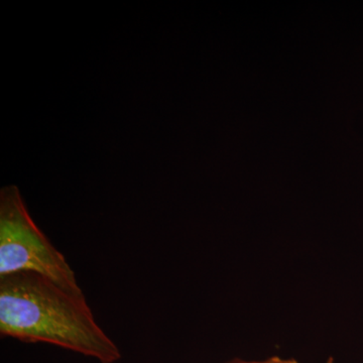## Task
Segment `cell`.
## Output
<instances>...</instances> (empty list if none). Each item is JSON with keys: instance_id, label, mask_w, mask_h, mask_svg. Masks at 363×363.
I'll use <instances>...</instances> for the list:
<instances>
[{"instance_id": "1", "label": "cell", "mask_w": 363, "mask_h": 363, "mask_svg": "<svg viewBox=\"0 0 363 363\" xmlns=\"http://www.w3.org/2000/svg\"><path fill=\"white\" fill-rule=\"evenodd\" d=\"M0 334L50 344L99 363H117L123 357L97 323L85 295L69 292L39 274L0 278Z\"/></svg>"}, {"instance_id": "2", "label": "cell", "mask_w": 363, "mask_h": 363, "mask_svg": "<svg viewBox=\"0 0 363 363\" xmlns=\"http://www.w3.org/2000/svg\"><path fill=\"white\" fill-rule=\"evenodd\" d=\"M16 274H39L83 296L77 277L37 225L16 186L0 191V278Z\"/></svg>"}, {"instance_id": "3", "label": "cell", "mask_w": 363, "mask_h": 363, "mask_svg": "<svg viewBox=\"0 0 363 363\" xmlns=\"http://www.w3.org/2000/svg\"><path fill=\"white\" fill-rule=\"evenodd\" d=\"M226 363H298L295 359H286V358H281L279 357H272L267 358L266 360H262V362H247V360L240 359V358H235V359L230 360V362Z\"/></svg>"}]
</instances>
